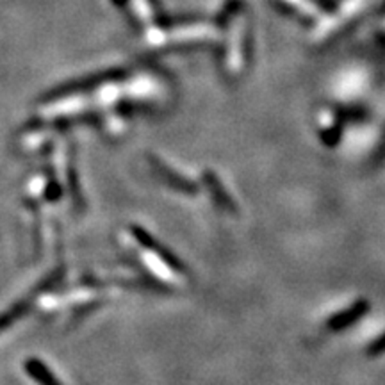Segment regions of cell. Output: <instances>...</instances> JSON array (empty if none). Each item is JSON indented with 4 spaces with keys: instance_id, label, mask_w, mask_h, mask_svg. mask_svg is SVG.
Masks as SVG:
<instances>
[{
    "instance_id": "6da1fadb",
    "label": "cell",
    "mask_w": 385,
    "mask_h": 385,
    "mask_svg": "<svg viewBox=\"0 0 385 385\" xmlns=\"http://www.w3.org/2000/svg\"><path fill=\"white\" fill-rule=\"evenodd\" d=\"M132 234L134 237H136L137 243L141 244L146 252L150 253V255H154L155 259H159L161 262H164L168 268H172L173 273H184V266H182V262L178 261V259H175V255L164 248L163 244H159V241H155L148 232L139 229V226H134Z\"/></svg>"
},
{
    "instance_id": "7a4b0ae2",
    "label": "cell",
    "mask_w": 385,
    "mask_h": 385,
    "mask_svg": "<svg viewBox=\"0 0 385 385\" xmlns=\"http://www.w3.org/2000/svg\"><path fill=\"white\" fill-rule=\"evenodd\" d=\"M23 368H25V373L36 384L40 385H62L61 380H59L47 364H43L41 360L38 359H29L25 364H23Z\"/></svg>"
},
{
    "instance_id": "3957f363",
    "label": "cell",
    "mask_w": 385,
    "mask_h": 385,
    "mask_svg": "<svg viewBox=\"0 0 385 385\" xmlns=\"http://www.w3.org/2000/svg\"><path fill=\"white\" fill-rule=\"evenodd\" d=\"M364 307H366L364 303H357V305H353L351 309H348L346 312H342V314H339V316H336V318L330 319L328 325H330L332 330H341V328L348 327V325H351L353 321H357V319L362 316Z\"/></svg>"
},
{
    "instance_id": "277c9868",
    "label": "cell",
    "mask_w": 385,
    "mask_h": 385,
    "mask_svg": "<svg viewBox=\"0 0 385 385\" xmlns=\"http://www.w3.org/2000/svg\"><path fill=\"white\" fill-rule=\"evenodd\" d=\"M207 184H209V189L213 191L214 198L218 200V204L225 209H234V205H232V202H231V196H226L225 189H223L222 184L218 182L216 177H213V175H207Z\"/></svg>"
},
{
    "instance_id": "5b68a950",
    "label": "cell",
    "mask_w": 385,
    "mask_h": 385,
    "mask_svg": "<svg viewBox=\"0 0 385 385\" xmlns=\"http://www.w3.org/2000/svg\"><path fill=\"white\" fill-rule=\"evenodd\" d=\"M385 351V334L382 337H378L377 341L373 342L371 346L368 348V355H373V357H377V355L384 353Z\"/></svg>"
}]
</instances>
